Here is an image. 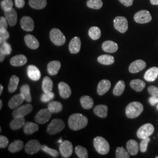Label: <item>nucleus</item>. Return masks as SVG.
Segmentation results:
<instances>
[{"instance_id": "obj_55", "label": "nucleus", "mask_w": 158, "mask_h": 158, "mask_svg": "<svg viewBox=\"0 0 158 158\" xmlns=\"http://www.w3.org/2000/svg\"><path fill=\"white\" fill-rule=\"evenodd\" d=\"M149 102L151 106H155L158 103V97L152 96L149 98Z\"/></svg>"}, {"instance_id": "obj_16", "label": "nucleus", "mask_w": 158, "mask_h": 158, "mask_svg": "<svg viewBox=\"0 0 158 158\" xmlns=\"http://www.w3.org/2000/svg\"><path fill=\"white\" fill-rule=\"evenodd\" d=\"M24 100H25L24 96L21 93L18 94L13 96L8 102V106L11 109H15L19 107Z\"/></svg>"}, {"instance_id": "obj_24", "label": "nucleus", "mask_w": 158, "mask_h": 158, "mask_svg": "<svg viewBox=\"0 0 158 158\" xmlns=\"http://www.w3.org/2000/svg\"><path fill=\"white\" fill-rule=\"evenodd\" d=\"M61 67V63L59 61H51L48 64V73L51 76H55L58 73Z\"/></svg>"}, {"instance_id": "obj_40", "label": "nucleus", "mask_w": 158, "mask_h": 158, "mask_svg": "<svg viewBox=\"0 0 158 158\" xmlns=\"http://www.w3.org/2000/svg\"><path fill=\"white\" fill-rule=\"evenodd\" d=\"M89 35L91 40H98L102 35L101 30L97 27H92L89 30Z\"/></svg>"}, {"instance_id": "obj_39", "label": "nucleus", "mask_w": 158, "mask_h": 158, "mask_svg": "<svg viewBox=\"0 0 158 158\" xmlns=\"http://www.w3.org/2000/svg\"><path fill=\"white\" fill-rule=\"evenodd\" d=\"M19 81V79L17 76L14 75L11 76L8 85V91L10 93H14L15 90H17Z\"/></svg>"}, {"instance_id": "obj_6", "label": "nucleus", "mask_w": 158, "mask_h": 158, "mask_svg": "<svg viewBox=\"0 0 158 158\" xmlns=\"http://www.w3.org/2000/svg\"><path fill=\"white\" fill-rule=\"evenodd\" d=\"M114 28L120 33L124 34L128 28V23L125 17H117L114 19Z\"/></svg>"}, {"instance_id": "obj_23", "label": "nucleus", "mask_w": 158, "mask_h": 158, "mask_svg": "<svg viewBox=\"0 0 158 158\" xmlns=\"http://www.w3.org/2000/svg\"><path fill=\"white\" fill-rule=\"evenodd\" d=\"M27 57L23 55H18L12 57L10 60V64L13 66L19 67L25 64L27 62Z\"/></svg>"}, {"instance_id": "obj_35", "label": "nucleus", "mask_w": 158, "mask_h": 158, "mask_svg": "<svg viewBox=\"0 0 158 158\" xmlns=\"http://www.w3.org/2000/svg\"><path fill=\"white\" fill-rule=\"evenodd\" d=\"M53 84L52 79L48 76L45 77L43 81H42V89L44 93L45 92H49L52 91L53 89Z\"/></svg>"}, {"instance_id": "obj_50", "label": "nucleus", "mask_w": 158, "mask_h": 158, "mask_svg": "<svg viewBox=\"0 0 158 158\" xmlns=\"http://www.w3.org/2000/svg\"><path fill=\"white\" fill-rule=\"evenodd\" d=\"M6 17H0V30H7L8 23Z\"/></svg>"}, {"instance_id": "obj_14", "label": "nucleus", "mask_w": 158, "mask_h": 158, "mask_svg": "<svg viewBox=\"0 0 158 158\" xmlns=\"http://www.w3.org/2000/svg\"><path fill=\"white\" fill-rule=\"evenodd\" d=\"M147 64L142 60H136L132 63L129 66V71L131 73H136L146 68Z\"/></svg>"}, {"instance_id": "obj_42", "label": "nucleus", "mask_w": 158, "mask_h": 158, "mask_svg": "<svg viewBox=\"0 0 158 158\" xmlns=\"http://www.w3.org/2000/svg\"><path fill=\"white\" fill-rule=\"evenodd\" d=\"M75 152L80 158H87L89 157L87 149L82 146H77L75 148Z\"/></svg>"}, {"instance_id": "obj_36", "label": "nucleus", "mask_w": 158, "mask_h": 158, "mask_svg": "<svg viewBox=\"0 0 158 158\" xmlns=\"http://www.w3.org/2000/svg\"><path fill=\"white\" fill-rule=\"evenodd\" d=\"M97 61L104 65H111L114 63V57L108 55H102L98 57Z\"/></svg>"}, {"instance_id": "obj_48", "label": "nucleus", "mask_w": 158, "mask_h": 158, "mask_svg": "<svg viewBox=\"0 0 158 158\" xmlns=\"http://www.w3.org/2000/svg\"><path fill=\"white\" fill-rule=\"evenodd\" d=\"M150 138L149 137H148L146 138H144L142 139V141L141 142L140 145H139V149L141 152H145L147 151L148 149V145L149 142H150Z\"/></svg>"}, {"instance_id": "obj_21", "label": "nucleus", "mask_w": 158, "mask_h": 158, "mask_svg": "<svg viewBox=\"0 0 158 158\" xmlns=\"http://www.w3.org/2000/svg\"><path fill=\"white\" fill-rule=\"evenodd\" d=\"M4 15L8 24L10 26L14 27L16 25L18 15H17V12L15 9L12 8L11 10L10 11H4Z\"/></svg>"}, {"instance_id": "obj_22", "label": "nucleus", "mask_w": 158, "mask_h": 158, "mask_svg": "<svg viewBox=\"0 0 158 158\" xmlns=\"http://www.w3.org/2000/svg\"><path fill=\"white\" fill-rule=\"evenodd\" d=\"M102 49L106 52L115 53L118 51V46L112 40H106L102 44Z\"/></svg>"}, {"instance_id": "obj_62", "label": "nucleus", "mask_w": 158, "mask_h": 158, "mask_svg": "<svg viewBox=\"0 0 158 158\" xmlns=\"http://www.w3.org/2000/svg\"><path fill=\"white\" fill-rule=\"evenodd\" d=\"M157 108H158V106H157Z\"/></svg>"}, {"instance_id": "obj_45", "label": "nucleus", "mask_w": 158, "mask_h": 158, "mask_svg": "<svg viewBox=\"0 0 158 158\" xmlns=\"http://www.w3.org/2000/svg\"><path fill=\"white\" fill-rule=\"evenodd\" d=\"M41 150L45 152L48 153L49 155H50L53 158H57L59 155V152L57 151L56 150L53 149H51L50 148L48 147L46 145H42L41 148Z\"/></svg>"}, {"instance_id": "obj_52", "label": "nucleus", "mask_w": 158, "mask_h": 158, "mask_svg": "<svg viewBox=\"0 0 158 158\" xmlns=\"http://www.w3.org/2000/svg\"><path fill=\"white\" fill-rule=\"evenodd\" d=\"M8 139L4 135L0 136V148H5L8 145Z\"/></svg>"}, {"instance_id": "obj_41", "label": "nucleus", "mask_w": 158, "mask_h": 158, "mask_svg": "<svg viewBox=\"0 0 158 158\" xmlns=\"http://www.w3.org/2000/svg\"><path fill=\"white\" fill-rule=\"evenodd\" d=\"M86 4L88 7L91 9L100 10L102 8L103 3L102 0H88Z\"/></svg>"}, {"instance_id": "obj_32", "label": "nucleus", "mask_w": 158, "mask_h": 158, "mask_svg": "<svg viewBox=\"0 0 158 158\" xmlns=\"http://www.w3.org/2000/svg\"><path fill=\"white\" fill-rule=\"evenodd\" d=\"M48 108L52 114L60 113L62 111V104L60 102L56 101L49 102L48 106Z\"/></svg>"}, {"instance_id": "obj_29", "label": "nucleus", "mask_w": 158, "mask_h": 158, "mask_svg": "<svg viewBox=\"0 0 158 158\" xmlns=\"http://www.w3.org/2000/svg\"><path fill=\"white\" fill-rule=\"evenodd\" d=\"M130 86L133 90L140 92L145 87V83L140 79H135L130 82Z\"/></svg>"}, {"instance_id": "obj_38", "label": "nucleus", "mask_w": 158, "mask_h": 158, "mask_svg": "<svg viewBox=\"0 0 158 158\" xmlns=\"http://www.w3.org/2000/svg\"><path fill=\"white\" fill-rule=\"evenodd\" d=\"M20 93L24 96L26 102H32V97L30 92V87L28 85H23L20 88Z\"/></svg>"}, {"instance_id": "obj_53", "label": "nucleus", "mask_w": 158, "mask_h": 158, "mask_svg": "<svg viewBox=\"0 0 158 158\" xmlns=\"http://www.w3.org/2000/svg\"><path fill=\"white\" fill-rule=\"evenodd\" d=\"M15 4L17 8H22L25 6V0H15Z\"/></svg>"}, {"instance_id": "obj_12", "label": "nucleus", "mask_w": 158, "mask_h": 158, "mask_svg": "<svg viewBox=\"0 0 158 158\" xmlns=\"http://www.w3.org/2000/svg\"><path fill=\"white\" fill-rule=\"evenodd\" d=\"M134 18L136 23H149L152 20V16L148 11L141 10L136 13Z\"/></svg>"}, {"instance_id": "obj_13", "label": "nucleus", "mask_w": 158, "mask_h": 158, "mask_svg": "<svg viewBox=\"0 0 158 158\" xmlns=\"http://www.w3.org/2000/svg\"><path fill=\"white\" fill-rule=\"evenodd\" d=\"M20 23L21 28L25 31L31 32L34 30L35 23L34 20L31 17L28 16L23 17L21 19Z\"/></svg>"}, {"instance_id": "obj_56", "label": "nucleus", "mask_w": 158, "mask_h": 158, "mask_svg": "<svg viewBox=\"0 0 158 158\" xmlns=\"http://www.w3.org/2000/svg\"><path fill=\"white\" fill-rule=\"evenodd\" d=\"M6 58V55L0 53V61L1 62H2Z\"/></svg>"}, {"instance_id": "obj_60", "label": "nucleus", "mask_w": 158, "mask_h": 158, "mask_svg": "<svg viewBox=\"0 0 158 158\" xmlns=\"http://www.w3.org/2000/svg\"><path fill=\"white\" fill-rule=\"evenodd\" d=\"M62 142V138H60V140H59V141H58V142H59V143H61Z\"/></svg>"}, {"instance_id": "obj_5", "label": "nucleus", "mask_w": 158, "mask_h": 158, "mask_svg": "<svg viewBox=\"0 0 158 158\" xmlns=\"http://www.w3.org/2000/svg\"><path fill=\"white\" fill-rule=\"evenodd\" d=\"M65 127L63 121L60 119H53L47 128V132L50 135H55L61 132Z\"/></svg>"}, {"instance_id": "obj_34", "label": "nucleus", "mask_w": 158, "mask_h": 158, "mask_svg": "<svg viewBox=\"0 0 158 158\" xmlns=\"http://www.w3.org/2000/svg\"><path fill=\"white\" fill-rule=\"evenodd\" d=\"M23 148V143L21 140H16L9 145L8 150L10 152L15 153L20 151Z\"/></svg>"}, {"instance_id": "obj_20", "label": "nucleus", "mask_w": 158, "mask_h": 158, "mask_svg": "<svg viewBox=\"0 0 158 158\" xmlns=\"http://www.w3.org/2000/svg\"><path fill=\"white\" fill-rule=\"evenodd\" d=\"M81 48V40L79 37L76 36L70 40L69 45V49L71 53H78Z\"/></svg>"}, {"instance_id": "obj_1", "label": "nucleus", "mask_w": 158, "mask_h": 158, "mask_svg": "<svg viewBox=\"0 0 158 158\" xmlns=\"http://www.w3.org/2000/svg\"><path fill=\"white\" fill-rule=\"evenodd\" d=\"M88 124V118L84 115L76 113L70 115L68 119V125L71 130L79 131L85 128Z\"/></svg>"}, {"instance_id": "obj_44", "label": "nucleus", "mask_w": 158, "mask_h": 158, "mask_svg": "<svg viewBox=\"0 0 158 158\" xmlns=\"http://www.w3.org/2000/svg\"><path fill=\"white\" fill-rule=\"evenodd\" d=\"M115 156L117 158H130V153L123 147H118L116 149Z\"/></svg>"}, {"instance_id": "obj_27", "label": "nucleus", "mask_w": 158, "mask_h": 158, "mask_svg": "<svg viewBox=\"0 0 158 158\" xmlns=\"http://www.w3.org/2000/svg\"><path fill=\"white\" fill-rule=\"evenodd\" d=\"M127 151L131 155H136L139 151V145L138 142L133 139L129 140L127 143Z\"/></svg>"}, {"instance_id": "obj_3", "label": "nucleus", "mask_w": 158, "mask_h": 158, "mask_svg": "<svg viewBox=\"0 0 158 158\" xmlns=\"http://www.w3.org/2000/svg\"><path fill=\"white\" fill-rule=\"evenodd\" d=\"M96 151L101 155H106L110 151V145L107 141L102 136H97L93 141Z\"/></svg>"}, {"instance_id": "obj_47", "label": "nucleus", "mask_w": 158, "mask_h": 158, "mask_svg": "<svg viewBox=\"0 0 158 158\" xmlns=\"http://www.w3.org/2000/svg\"><path fill=\"white\" fill-rule=\"evenodd\" d=\"M55 95L53 92H45L40 97V101L43 102H49L52 100H53L55 98Z\"/></svg>"}, {"instance_id": "obj_51", "label": "nucleus", "mask_w": 158, "mask_h": 158, "mask_svg": "<svg viewBox=\"0 0 158 158\" xmlns=\"http://www.w3.org/2000/svg\"><path fill=\"white\" fill-rule=\"evenodd\" d=\"M148 90L151 96L158 97V87H157L154 85H151L148 87Z\"/></svg>"}, {"instance_id": "obj_33", "label": "nucleus", "mask_w": 158, "mask_h": 158, "mask_svg": "<svg viewBox=\"0 0 158 158\" xmlns=\"http://www.w3.org/2000/svg\"><path fill=\"white\" fill-rule=\"evenodd\" d=\"M29 6L35 10H42L47 5L46 0H29Z\"/></svg>"}, {"instance_id": "obj_25", "label": "nucleus", "mask_w": 158, "mask_h": 158, "mask_svg": "<svg viewBox=\"0 0 158 158\" xmlns=\"http://www.w3.org/2000/svg\"><path fill=\"white\" fill-rule=\"evenodd\" d=\"M158 77V68L152 67L149 69L144 74V79L148 81H153Z\"/></svg>"}, {"instance_id": "obj_8", "label": "nucleus", "mask_w": 158, "mask_h": 158, "mask_svg": "<svg viewBox=\"0 0 158 158\" xmlns=\"http://www.w3.org/2000/svg\"><path fill=\"white\" fill-rule=\"evenodd\" d=\"M52 114L48 108L40 110L35 117V121L40 124L46 123L51 118Z\"/></svg>"}, {"instance_id": "obj_61", "label": "nucleus", "mask_w": 158, "mask_h": 158, "mask_svg": "<svg viewBox=\"0 0 158 158\" xmlns=\"http://www.w3.org/2000/svg\"><path fill=\"white\" fill-rule=\"evenodd\" d=\"M156 158H158V156H156Z\"/></svg>"}, {"instance_id": "obj_19", "label": "nucleus", "mask_w": 158, "mask_h": 158, "mask_svg": "<svg viewBox=\"0 0 158 158\" xmlns=\"http://www.w3.org/2000/svg\"><path fill=\"white\" fill-rule=\"evenodd\" d=\"M25 42L29 48L31 49H36L40 46V42L38 40L32 35L27 34L24 38Z\"/></svg>"}, {"instance_id": "obj_15", "label": "nucleus", "mask_w": 158, "mask_h": 158, "mask_svg": "<svg viewBox=\"0 0 158 158\" xmlns=\"http://www.w3.org/2000/svg\"><path fill=\"white\" fill-rule=\"evenodd\" d=\"M29 78L33 81H38L41 77L39 69L34 65H29L27 69Z\"/></svg>"}, {"instance_id": "obj_31", "label": "nucleus", "mask_w": 158, "mask_h": 158, "mask_svg": "<svg viewBox=\"0 0 158 158\" xmlns=\"http://www.w3.org/2000/svg\"><path fill=\"white\" fill-rule=\"evenodd\" d=\"M80 103L84 109L90 110L93 107L94 101L90 96H83L80 98Z\"/></svg>"}, {"instance_id": "obj_30", "label": "nucleus", "mask_w": 158, "mask_h": 158, "mask_svg": "<svg viewBox=\"0 0 158 158\" xmlns=\"http://www.w3.org/2000/svg\"><path fill=\"white\" fill-rule=\"evenodd\" d=\"M25 124V119L24 117L14 118L11 121L10 127L12 130H17L20 129Z\"/></svg>"}, {"instance_id": "obj_37", "label": "nucleus", "mask_w": 158, "mask_h": 158, "mask_svg": "<svg viewBox=\"0 0 158 158\" xmlns=\"http://www.w3.org/2000/svg\"><path fill=\"white\" fill-rule=\"evenodd\" d=\"M125 88V84L124 81L123 80H119L115 85L113 89L114 95L115 96H120L122 95V94L124 91Z\"/></svg>"}, {"instance_id": "obj_49", "label": "nucleus", "mask_w": 158, "mask_h": 158, "mask_svg": "<svg viewBox=\"0 0 158 158\" xmlns=\"http://www.w3.org/2000/svg\"><path fill=\"white\" fill-rule=\"evenodd\" d=\"M10 38V34L7 30H0V44L6 41Z\"/></svg>"}, {"instance_id": "obj_17", "label": "nucleus", "mask_w": 158, "mask_h": 158, "mask_svg": "<svg viewBox=\"0 0 158 158\" xmlns=\"http://www.w3.org/2000/svg\"><path fill=\"white\" fill-rule=\"evenodd\" d=\"M111 86V84L110 81L106 79L102 80V81L99 82L97 86V91L98 94L100 96H103L110 90Z\"/></svg>"}, {"instance_id": "obj_46", "label": "nucleus", "mask_w": 158, "mask_h": 158, "mask_svg": "<svg viewBox=\"0 0 158 158\" xmlns=\"http://www.w3.org/2000/svg\"><path fill=\"white\" fill-rule=\"evenodd\" d=\"M13 6L12 0H2L1 1V7L4 11L11 10Z\"/></svg>"}, {"instance_id": "obj_18", "label": "nucleus", "mask_w": 158, "mask_h": 158, "mask_svg": "<svg viewBox=\"0 0 158 158\" xmlns=\"http://www.w3.org/2000/svg\"><path fill=\"white\" fill-rule=\"evenodd\" d=\"M60 96L63 98L67 99L72 94V90L70 86L64 82H60L58 85Z\"/></svg>"}, {"instance_id": "obj_10", "label": "nucleus", "mask_w": 158, "mask_h": 158, "mask_svg": "<svg viewBox=\"0 0 158 158\" xmlns=\"http://www.w3.org/2000/svg\"><path fill=\"white\" fill-rule=\"evenodd\" d=\"M42 145L40 142L36 139H32L28 142L25 146V151L29 155H34L41 150Z\"/></svg>"}, {"instance_id": "obj_11", "label": "nucleus", "mask_w": 158, "mask_h": 158, "mask_svg": "<svg viewBox=\"0 0 158 158\" xmlns=\"http://www.w3.org/2000/svg\"><path fill=\"white\" fill-rule=\"evenodd\" d=\"M73 151V147L69 141H63L59 146V151L63 158H69Z\"/></svg>"}, {"instance_id": "obj_59", "label": "nucleus", "mask_w": 158, "mask_h": 158, "mask_svg": "<svg viewBox=\"0 0 158 158\" xmlns=\"http://www.w3.org/2000/svg\"><path fill=\"white\" fill-rule=\"evenodd\" d=\"M2 107V100H0V110H1Z\"/></svg>"}, {"instance_id": "obj_57", "label": "nucleus", "mask_w": 158, "mask_h": 158, "mask_svg": "<svg viewBox=\"0 0 158 158\" xmlns=\"http://www.w3.org/2000/svg\"><path fill=\"white\" fill-rule=\"evenodd\" d=\"M150 2L151 3V4L154 5V6L158 5V0H150Z\"/></svg>"}, {"instance_id": "obj_9", "label": "nucleus", "mask_w": 158, "mask_h": 158, "mask_svg": "<svg viewBox=\"0 0 158 158\" xmlns=\"http://www.w3.org/2000/svg\"><path fill=\"white\" fill-rule=\"evenodd\" d=\"M33 107L30 104H27L17 108L12 113V117L14 118L17 117H24L27 115L32 111Z\"/></svg>"}, {"instance_id": "obj_2", "label": "nucleus", "mask_w": 158, "mask_h": 158, "mask_svg": "<svg viewBox=\"0 0 158 158\" xmlns=\"http://www.w3.org/2000/svg\"><path fill=\"white\" fill-rule=\"evenodd\" d=\"M143 110V105L139 102L130 103L125 108V114L129 118H135L139 117Z\"/></svg>"}, {"instance_id": "obj_54", "label": "nucleus", "mask_w": 158, "mask_h": 158, "mask_svg": "<svg viewBox=\"0 0 158 158\" xmlns=\"http://www.w3.org/2000/svg\"><path fill=\"white\" fill-rule=\"evenodd\" d=\"M119 1L125 6H132L134 0H118Z\"/></svg>"}, {"instance_id": "obj_7", "label": "nucleus", "mask_w": 158, "mask_h": 158, "mask_svg": "<svg viewBox=\"0 0 158 158\" xmlns=\"http://www.w3.org/2000/svg\"><path fill=\"white\" fill-rule=\"evenodd\" d=\"M154 132V127L152 124L148 123L143 125L137 131V136L139 138L143 139L151 135Z\"/></svg>"}, {"instance_id": "obj_43", "label": "nucleus", "mask_w": 158, "mask_h": 158, "mask_svg": "<svg viewBox=\"0 0 158 158\" xmlns=\"http://www.w3.org/2000/svg\"><path fill=\"white\" fill-rule=\"evenodd\" d=\"M12 52L11 46L6 42H4L1 44L0 53L6 55H10Z\"/></svg>"}, {"instance_id": "obj_4", "label": "nucleus", "mask_w": 158, "mask_h": 158, "mask_svg": "<svg viewBox=\"0 0 158 158\" xmlns=\"http://www.w3.org/2000/svg\"><path fill=\"white\" fill-rule=\"evenodd\" d=\"M50 39L52 42L55 45L62 46L66 42V37L60 29L57 28L52 29L50 32Z\"/></svg>"}, {"instance_id": "obj_26", "label": "nucleus", "mask_w": 158, "mask_h": 158, "mask_svg": "<svg viewBox=\"0 0 158 158\" xmlns=\"http://www.w3.org/2000/svg\"><path fill=\"white\" fill-rule=\"evenodd\" d=\"M38 130V125L32 122H27L23 126V131L26 135H31Z\"/></svg>"}, {"instance_id": "obj_58", "label": "nucleus", "mask_w": 158, "mask_h": 158, "mask_svg": "<svg viewBox=\"0 0 158 158\" xmlns=\"http://www.w3.org/2000/svg\"><path fill=\"white\" fill-rule=\"evenodd\" d=\"M2 91H3V86L1 85H0V95L2 94Z\"/></svg>"}, {"instance_id": "obj_28", "label": "nucleus", "mask_w": 158, "mask_h": 158, "mask_svg": "<svg viewBox=\"0 0 158 158\" xmlns=\"http://www.w3.org/2000/svg\"><path fill=\"white\" fill-rule=\"evenodd\" d=\"M93 111L98 117L106 118L108 115V107L106 105H98L94 107Z\"/></svg>"}]
</instances>
